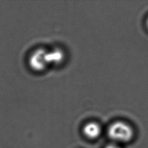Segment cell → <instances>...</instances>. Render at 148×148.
I'll return each instance as SVG.
<instances>
[{
    "mask_svg": "<svg viewBox=\"0 0 148 148\" xmlns=\"http://www.w3.org/2000/svg\"><path fill=\"white\" fill-rule=\"evenodd\" d=\"M107 133L109 138L116 143L128 142L134 136L132 128L123 121H116L110 124Z\"/></svg>",
    "mask_w": 148,
    "mask_h": 148,
    "instance_id": "6da1fadb",
    "label": "cell"
},
{
    "mask_svg": "<svg viewBox=\"0 0 148 148\" xmlns=\"http://www.w3.org/2000/svg\"><path fill=\"white\" fill-rule=\"evenodd\" d=\"M83 133L86 138L90 139H95L100 136L101 128L97 123L88 122L83 126Z\"/></svg>",
    "mask_w": 148,
    "mask_h": 148,
    "instance_id": "7a4b0ae2",
    "label": "cell"
},
{
    "mask_svg": "<svg viewBox=\"0 0 148 148\" xmlns=\"http://www.w3.org/2000/svg\"><path fill=\"white\" fill-rule=\"evenodd\" d=\"M49 60L55 62H60L64 58V54L60 50H56L51 53L49 56Z\"/></svg>",
    "mask_w": 148,
    "mask_h": 148,
    "instance_id": "3957f363",
    "label": "cell"
},
{
    "mask_svg": "<svg viewBox=\"0 0 148 148\" xmlns=\"http://www.w3.org/2000/svg\"><path fill=\"white\" fill-rule=\"evenodd\" d=\"M105 148H121L117 143H109L107 145Z\"/></svg>",
    "mask_w": 148,
    "mask_h": 148,
    "instance_id": "277c9868",
    "label": "cell"
},
{
    "mask_svg": "<svg viewBox=\"0 0 148 148\" xmlns=\"http://www.w3.org/2000/svg\"><path fill=\"white\" fill-rule=\"evenodd\" d=\"M146 26H147V27L148 28V18H147V19L146 20Z\"/></svg>",
    "mask_w": 148,
    "mask_h": 148,
    "instance_id": "5b68a950",
    "label": "cell"
}]
</instances>
